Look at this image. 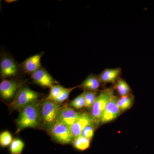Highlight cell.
Listing matches in <instances>:
<instances>
[{
	"label": "cell",
	"mask_w": 154,
	"mask_h": 154,
	"mask_svg": "<svg viewBox=\"0 0 154 154\" xmlns=\"http://www.w3.org/2000/svg\"><path fill=\"white\" fill-rule=\"evenodd\" d=\"M80 115L71 107H66L60 109L57 120L71 127Z\"/></svg>",
	"instance_id": "7c38bea8"
},
{
	"label": "cell",
	"mask_w": 154,
	"mask_h": 154,
	"mask_svg": "<svg viewBox=\"0 0 154 154\" xmlns=\"http://www.w3.org/2000/svg\"><path fill=\"white\" fill-rule=\"evenodd\" d=\"M122 69L118 67L113 69H106L99 75V79L102 84L108 83L113 84L121 78Z\"/></svg>",
	"instance_id": "4fadbf2b"
},
{
	"label": "cell",
	"mask_w": 154,
	"mask_h": 154,
	"mask_svg": "<svg viewBox=\"0 0 154 154\" xmlns=\"http://www.w3.org/2000/svg\"><path fill=\"white\" fill-rule=\"evenodd\" d=\"M64 89L63 87L58 84L54 85L50 88L49 95L47 99L55 101L59 97Z\"/></svg>",
	"instance_id": "ffe728a7"
},
{
	"label": "cell",
	"mask_w": 154,
	"mask_h": 154,
	"mask_svg": "<svg viewBox=\"0 0 154 154\" xmlns=\"http://www.w3.org/2000/svg\"><path fill=\"white\" fill-rule=\"evenodd\" d=\"M119 98L114 95L106 105L103 111L101 119V124H105L113 121L117 118L121 113V111L117 105Z\"/></svg>",
	"instance_id": "8992f818"
},
{
	"label": "cell",
	"mask_w": 154,
	"mask_h": 154,
	"mask_svg": "<svg viewBox=\"0 0 154 154\" xmlns=\"http://www.w3.org/2000/svg\"><path fill=\"white\" fill-rule=\"evenodd\" d=\"M113 88L121 97L132 94V90L129 85L121 78L117 80L113 85Z\"/></svg>",
	"instance_id": "9a60e30c"
},
{
	"label": "cell",
	"mask_w": 154,
	"mask_h": 154,
	"mask_svg": "<svg viewBox=\"0 0 154 154\" xmlns=\"http://www.w3.org/2000/svg\"><path fill=\"white\" fill-rule=\"evenodd\" d=\"M84 93L86 101L85 107L88 109H92L98 96L97 91H85Z\"/></svg>",
	"instance_id": "d6986e66"
},
{
	"label": "cell",
	"mask_w": 154,
	"mask_h": 154,
	"mask_svg": "<svg viewBox=\"0 0 154 154\" xmlns=\"http://www.w3.org/2000/svg\"><path fill=\"white\" fill-rule=\"evenodd\" d=\"M101 84L99 75L90 74L83 81L79 87L83 88L85 91H97Z\"/></svg>",
	"instance_id": "5bb4252c"
},
{
	"label": "cell",
	"mask_w": 154,
	"mask_h": 154,
	"mask_svg": "<svg viewBox=\"0 0 154 154\" xmlns=\"http://www.w3.org/2000/svg\"><path fill=\"white\" fill-rule=\"evenodd\" d=\"M134 96L132 94L119 98L117 105L121 112H124L131 108L134 103Z\"/></svg>",
	"instance_id": "2e32d148"
},
{
	"label": "cell",
	"mask_w": 154,
	"mask_h": 154,
	"mask_svg": "<svg viewBox=\"0 0 154 154\" xmlns=\"http://www.w3.org/2000/svg\"><path fill=\"white\" fill-rule=\"evenodd\" d=\"M50 134L57 142L62 144L70 143L74 139L70 127L57 120L50 128Z\"/></svg>",
	"instance_id": "5b68a950"
},
{
	"label": "cell",
	"mask_w": 154,
	"mask_h": 154,
	"mask_svg": "<svg viewBox=\"0 0 154 154\" xmlns=\"http://www.w3.org/2000/svg\"><path fill=\"white\" fill-rule=\"evenodd\" d=\"M70 106L76 109H81L85 107L86 101L84 93L80 94L72 101L70 103Z\"/></svg>",
	"instance_id": "44dd1931"
},
{
	"label": "cell",
	"mask_w": 154,
	"mask_h": 154,
	"mask_svg": "<svg viewBox=\"0 0 154 154\" xmlns=\"http://www.w3.org/2000/svg\"><path fill=\"white\" fill-rule=\"evenodd\" d=\"M114 91L113 88H106L100 91L91 110V116L96 125L100 123V119L103 111L109 101L114 96Z\"/></svg>",
	"instance_id": "7a4b0ae2"
},
{
	"label": "cell",
	"mask_w": 154,
	"mask_h": 154,
	"mask_svg": "<svg viewBox=\"0 0 154 154\" xmlns=\"http://www.w3.org/2000/svg\"><path fill=\"white\" fill-rule=\"evenodd\" d=\"M25 143L23 141L19 139H15L10 145L9 151L11 154H22Z\"/></svg>",
	"instance_id": "ac0fdd59"
},
{
	"label": "cell",
	"mask_w": 154,
	"mask_h": 154,
	"mask_svg": "<svg viewBox=\"0 0 154 154\" xmlns=\"http://www.w3.org/2000/svg\"><path fill=\"white\" fill-rule=\"evenodd\" d=\"M91 140L81 135L75 138L73 140L74 147L78 150L83 151L88 149L91 146Z\"/></svg>",
	"instance_id": "e0dca14e"
},
{
	"label": "cell",
	"mask_w": 154,
	"mask_h": 154,
	"mask_svg": "<svg viewBox=\"0 0 154 154\" xmlns=\"http://www.w3.org/2000/svg\"><path fill=\"white\" fill-rule=\"evenodd\" d=\"M20 87V83L12 80L4 79L0 84V94L5 100L13 98Z\"/></svg>",
	"instance_id": "30bf717a"
},
{
	"label": "cell",
	"mask_w": 154,
	"mask_h": 154,
	"mask_svg": "<svg viewBox=\"0 0 154 154\" xmlns=\"http://www.w3.org/2000/svg\"><path fill=\"white\" fill-rule=\"evenodd\" d=\"M18 65L15 60L10 57L3 56L0 63L1 75L4 78L14 76L18 71Z\"/></svg>",
	"instance_id": "ba28073f"
},
{
	"label": "cell",
	"mask_w": 154,
	"mask_h": 154,
	"mask_svg": "<svg viewBox=\"0 0 154 154\" xmlns=\"http://www.w3.org/2000/svg\"><path fill=\"white\" fill-rule=\"evenodd\" d=\"M42 53L31 56L21 63V67L25 72L32 75L42 67L41 58Z\"/></svg>",
	"instance_id": "8fae6325"
},
{
	"label": "cell",
	"mask_w": 154,
	"mask_h": 154,
	"mask_svg": "<svg viewBox=\"0 0 154 154\" xmlns=\"http://www.w3.org/2000/svg\"><path fill=\"white\" fill-rule=\"evenodd\" d=\"M40 117V111L37 102L26 106L20 110L17 122L18 132L28 128L38 126Z\"/></svg>",
	"instance_id": "6da1fadb"
},
{
	"label": "cell",
	"mask_w": 154,
	"mask_h": 154,
	"mask_svg": "<svg viewBox=\"0 0 154 154\" xmlns=\"http://www.w3.org/2000/svg\"><path fill=\"white\" fill-rule=\"evenodd\" d=\"M13 137L11 133L8 131H4L0 135V145L5 148L11 145L13 141Z\"/></svg>",
	"instance_id": "7402d4cb"
},
{
	"label": "cell",
	"mask_w": 154,
	"mask_h": 154,
	"mask_svg": "<svg viewBox=\"0 0 154 154\" xmlns=\"http://www.w3.org/2000/svg\"><path fill=\"white\" fill-rule=\"evenodd\" d=\"M94 124L90 125L84 128L81 135L91 140L94 136Z\"/></svg>",
	"instance_id": "cb8c5ba5"
},
{
	"label": "cell",
	"mask_w": 154,
	"mask_h": 154,
	"mask_svg": "<svg viewBox=\"0 0 154 154\" xmlns=\"http://www.w3.org/2000/svg\"><path fill=\"white\" fill-rule=\"evenodd\" d=\"M61 107L58 103L46 99L41 105V119L45 126L50 128L57 121Z\"/></svg>",
	"instance_id": "277c9868"
},
{
	"label": "cell",
	"mask_w": 154,
	"mask_h": 154,
	"mask_svg": "<svg viewBox=\"0 0 154 154\" xmlns=\"http://www.w3.org/2000/svg\"><path fill=\"white\" fill-rule=\"evenodd\" d=\"M31 78L36 84L44 88H51L58 83L47 71L42 67L32 74Z\"/></svg>",
	"instance_id": "52a82bcc"
},
{
	"label": "cell",
	"mask_w": 154,
	"mask_h": 154,
	"mask_svg": "<svg viewBox=\"0 0 154 154\" xmlns=\"http://www.w3.org/2000/svg\"><path fill=\"white\" fill-rule=\"evenodd\" d=\"M78 87H79V86L72 87V88H65L62 93L60 94V96L54 102H56V103H58V104L62 103V102H64L65 100H66V99L68 98L69 95L71 92L73 90H74V89L77 88H78Z\"/></svg>",
	"instance_id": "603a6c76"
},
{
	"label": "cell",
	"mask_w": 154,
	"mask_h": 154,
	"mask_svg": "<svg viewBox=\"0 0 154 154\" xmlns=\"http://www.w3.org/2000/svg\"><path fill=\"white\" fill-rule=\"evenodd\" d=\"M39 94L27 87L20 89L9 106L12 109L20 110L26 106L37 102Z\"/></svg>",
	"instance_id": "3957f363"
},
{
	"label": "cell",
	"mask_w": 154,
	"mask_h": 154,
	"mask_svg": "<svg viewBox=\"0 0 154 154\" xmlns=\"http://www.w3.org/2000/svg\"><path fill=\"white\" fill-rule=\"evenodd\" d=\"M93 124L95 123L91 114L86 112L80 113L79 118L70 127L74 137L81 135L86 126Z\"/></svg>",
	"instance_id": "9c48e42d"
}]
</instances>
